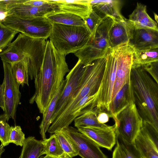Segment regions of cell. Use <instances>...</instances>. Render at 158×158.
<instances>
[{
  "mask_svg": "<svg viewBox=\"0 0 158 158\" xmlns=\"http://www.w3.org/2000/svg\"><path fill=\"white\" fill-rule=\"evenodd\" d=\"M66 55L58 52L50 40L47 41L44 58L40 71L34 79L35 92L29 103L35 102L44 114L70 70Z\"/></svg>",
  "mask_w": 158,
  "mask_h": 158,
  "instance_id": "obj_1",
  "label": "cell"
},
{
  "mask_svg": "<svg viewBox=\"0 0 158 158\" xmlns=\"http://www.w3.org/2000/svg\"><path fill=\"white\" fill-rule=\"evenodd\" d=\"M135 103L143 121L158 130V84L141 66L131 68Z\"/></svg>",
  "mask_w": 158,
  "mask_h": 158,
  "instance_id": "obj_2",
  "label": "cell"
},
{
  "mask_svg": "<svg viewBox=\"0 0 158 158\" xmlns=\"http://www.w3.org/2000/svg\"><path fill=\"white\" fill-rule=\"evenodd\" d=\"M47 40L34 38L20 33L5 50L0 53L2 62L11 65L24 61L27 64L29 78L34 79L43 60Z\"/></svg>",
  "mask_w": 158,
  "mask_h": 158,
  "instance_id": "obj_3",
  "label": "cell"
},
{
  "mask_svg": "<svg viewBox=\"0 0 158 158\" xmlns=\"http://www.w3.org/2000/svg\"><path fill=\"white\" fill-rule=\"evenodd\" d=\"M106 56V55L85 65L81 83L71 100L50 126L47 131L48 133L54 134L64 129L71 111L78 102L87 95H93L97 93L105 68Z\"/></svg>",
  "mask_w": 158,
  "mask_h": 158,
  "instance_id": "obj_4",
  "label": "cell"
},
{
  "mask_svg": "<svg viewBox=\"0 0 158 158\" xmlns=\"http://www.w3.org/2000/svg\"><path fill=\"white\" fill-rule=\"evenodd\" d=\"M49 38L55 48L66 55L84 47L92 36L85 26L53 23Z\"/></svg>",
  "mask_w": 158,
  "mask_h": 158,
  "instance_id": "obj_5",
  "label": "cell"
},
{
  "mask_svg": "<svg viewBox=\"0 0 158 158\" xmlns=\"http://www.w3.org/2000/svg\"><path fill=\"white\" fill-rule=\"evenodd\" d=\"M115 19L108 17L103 19L89 42L74 53L82 64L86 65L104 56L110 49L109 33Z\"/></svg>",
  "mask_w": 158,
  "mask_h": 158,
  "instance_id": "obj_6",
  "label": "cell"
},
{
  "mask_svg": "<svg viewBox=\"0 0 158 158\" xmlns=\"http://www.w3.org/2000/svg\"><path fill=\"white\" fill-rule=\"evenodd\" d=\"M117 66L115 48L110 49L106 54L105 68L100 86L94 103L97 111L108 113L111 101Z\"/></svg>",
  "mask_w": 158,
  "mask_h": 158,
  "instance_id": "obj_7",
  "label": "cell"
},
{
  "mask_svg": "<svg viewBox=\"0 0 158 158\" xmlns=\"http://www.w3.org/2000/svg\"><path fill=\"white\" fill-rule=\"evenodd\" d=\"M3 23L19 32L34 38L47 40L52 29V24L46 17L21 18L9 15Z\"/></svg>",
  "mask_w": 158,
  "mask_h": 158,
  "instance_id": "obj_8",
  "label": "cell"
},
{
  "mask_svg": "<svg viewBox=\"0 0 158 158\" xmlns=\"http://www.w3.org/2000/svg\"><path fill=\"white\" fill-rule=\"evenodd\" d=\"M142 122L135 103L132 102L118 115L114 125L115 132L128 142L133 143Z\"/></svg>",
  "mask_w": 158,
  "mask_h": 158,
  "instance_id": "obj_9",
  "label": "cell"
},
{
  "mask_svg": "<svg viewBox=\"0 0 158 158\" xmlns=\"http://www.w3.org/2000/svg\"><path fill=\"white\" fill-rule=\"evenodd\" d=\"M4 70L3 83L4 118L6 121L10 118L14 119L17 108L20 104L21 94L20 85L15 81L12 74L11 65L2 62Z\"/></svg>",
  "mask_w": 158,
  "mask_h": 158,
  "instance_id": "obj_10",
  "label": "cell"
},
{
  "mask_svg": "<svg viewBox=\"0 0 158 158\" xmlns=\"http://www.w3.org/2000/svg\"><path fill=\"white\" fill-rule=\"evenodd\" d=\"M85 69V65L78 60L67 75L66 83L51 118V124L62 113L72 99L82 81Z\"/></svg>",
  "mask_w": 158,
  "mask_h": 158,
  "instance_id": "obj_11",
  "label": "cell"
},
{
  "mask_svg": "<svg viewBox=\"0 0 158 158\" xmlns=\"http://www.w3.org/2000/svg\"><path fill=\"white\" fill-rule=\"evenodd\" d=\"M115 48L117 66L111 101L122 87L131 79L134 51L128 43L121 44Z\"/></svg>",
  "mask_w": 158,
  "mask_h": 158,
  "instance_id": "obj_12",
  "label": "cell"
},
{
  "mask_svg": "<svg viewBox=\"0 0 158 158\" xmlns=\"http://www.w3.org/2000/svg\"><path fill=\"white\" fill-rule=\"evenodd\" d=\"M76 147L82 158H108L99 146L77 129L69 126L61 130Z\"/></svg>",
  "mask_w": 158,
  "mask_h": 158,
  "instance_id": "obj_13",
  "label": "cell"
},
{
  "mask_svg": "<svg viewBox=\"0 0 158 158\" xmlns=\"http://www.w3.org/2000/svg\"><path fill=\"white\" fill-rule=\"evenodd\" d=\"M50 6L37 7L23 3L11 4L8 6V15H12L21 18L46 17L48 15L63 12L54 4Z\"/></svg>",
  "mask_w": 158,
  "mask_h": 158,
  "instance_id": "obj_14",
  "label": "cell"
},
{
  "mask_svg": "<svg viewBox=\"0 0 158 158\" xmlns=\"http://www.w3.org/2000/svg\"><path fill=\"white\" fill-rule=\"evenodd\" d=\"M134 28L127 19H115L109 33L110 49L127 44L131 38Z\"/></svg>",
  "mask_w": 158,
  "mask_h": 158,
  "instance_id": "obj_15",
  "label": "cell"
},
{
  "mask_svg": "<svg viewBox=\"0 0 158 158\" xmlns=\"http://www.w3.org/2000/svg\"><path fill=\"white\" fill-rule=\"evenodd\" d=\"M135 50L158 48V31L151 29H135L128 43Z\"/></svg>",
  "mask_w": 158,
  "mask_h": 158,
  "instance_id": "obj_16",
  "label": "cell"
},
{
  "mask_svg": "<svg viewBox=\"0 0 158 158\" xmlns=\"http://www.w3.org/2000/svg\"><path fill=\"white\" fill-rule=\"evenodd\" d=\"M78 131L89 138L99 147L111 150L116 143V135L114 129H105L86 127L77 128Z\"/></svg>",
  "mask_w": 158,
  "mask_h": 158,
  "instance_id": "obj_17",
  "label": "cell"
},
{
  "mask_svg": "<svg viewBox=\"0 0 158 158\" xmlns=\"http://www.w3.org/2000/svg\"><path fill=\"white\" fill-rule=\"evenodd\" d=\"M135 103L131 79L122 87L110 102L108 114L114 122L119 113L132 102Z\"/></svg>",
  "mask_w": 158,
  "mask_h": 158,
  "instance_id": "obj_18",
  "label": "cell"
},
{
  "mask_svg": "<svg viewBox=\"0 0 158 158\" xmlns=\"http://www.w3.org/2000/svg\"><path fill=\"white\" fill-rule=\"evenodd\" d=\"M89 2L92 10L102 19L108 17L115 19L124 17L121 13L122 4L120 1L89 0Z\"/></svg>",
  "mask_w": 158,
  "mask_h": 158,
  "instance_id": "obj_19",
  "label": "cell"
},
{
  "mask_svg": "<svg viewBox=\"0 0 158 158\" xmlns=\"http://www.w3.org/2000/svg\"><path fill=\"white\" fill-rule=\"evenodd\" d=\"M63 11L73 14L83 20L89 17L92 10L89 0H48Z\"/></svg>",
  "mask_w": 158,
  "mask_h": 158,
  "instance_id": "obj_20",
  "label": "cell"
},
{
  "mask_svg": "<svg viewBox=\"0 0 158 158\" xmlns=\"http://www.w3.org/2000/svg\"><path fill=\"white\" fill-rule=\"evenodd\" d=\"M128 20L135 29H151L158 31L157 23L149 15L146 5L137 2Z\"/></svg>",
  "mask_w": 158,
  "mask_h": 158,
  "instance_id": "obj_21",
  "label": "cell"
},
{
  "mask_svg": "<svg viewBox=\"0 0 158 158\" xmlns=\"http://www.w3.org/2000/svg\"><path fill=\"white\" fill-rule=\"evenodd\" d=\"M66 80H64L56 93L49 103L39 126L40 133L43 140L46 139V133L51 125V120L57 102L61 96L66 83Z\"/></svg>",
  "mask_w": 158,
  "mask_h": 158,
  "instance_id": "obj_22",
  "label": "cell"
},
{
  "mask_svg": "<svg viewBox=\"0 0 158 158\" xmlns=\"http://www.w3.org/2000/svg\"><path fill=\"white\" fill-rule=\"evenodd\" d=\"M97 114L95 108L86 111L75 118V126L77 128L89 127L108 130L114 129V125L110 126L100 123L97 119Z\"/></svg>",
  "mask_w": 158,
  "mask_h": 158,
  "instance_id": "obj_23",
  "label": "cell"
},
{
  "mask_svg": "<svg viewBox=\"0 0 158 158\" xmlns=\"http://www.w3.org/2000/svg\"><path fill=\"white\" fill-rule=\"evenodd\" d=\"M134 143L143 158H158V149L140 131Z\"/></svg>",
  "mask_w": 158,
  "mask_h": 158,
  "instance_id": "obj_24",
  "label": "cell"
},
{
  "mask_svg": "<svg viewBox=\"0 0 158 158\" xmlns=\"http://www.w3.org/2000/svg\"><path fill=\"white\" fill-rule=\"evenodd\" d=\"M19 158H39L44 155V147L42 141L34 137L29 136L24 142Z\"/></svg>",
  "mask_w": 158,
  "mask_h": 158,
  "instance_id": "obj_25",
  "label": "cell"
},
{
  "mask_svg": "<svg viewBox=\"0 0 158 158\" xmlns=\"http://www.w3.org/2000/svg\"><path fill=\"white\" fill-rule=\"evenodd\" d=\"M97 93L88 94L81 99L71 111L64 125V128L69 126L75 118L86 111L94 108V103Z\"/></svg>",
  "mask_w": 158,
  "mask_h": 158,
  "instance_id": "obj_26",
  "label": "cell"
},
{
  "mask_svg": "<svg viewBox=\"0 0 158 158\" xmlns=\"http://www.w3.org/2000/svg\"><path fill=\"white\" fill-rule=\"evenodd\" d=\"M44 154L54 158H70L62 148L56 135L53 134L48 139L42 141Z\"/></svg>",
  "mask_w": 158,
  "mask_h": 158,
  "instance_id": "obj_27",
  "label": "cell"
},
{
  "mask_svg": "<svg viewBox=\"0 0 158 158\" xmlns=\"http://www.w3.org/2000/svg\"><path fill=\"white\" fill-rule=\"evenodd\" d=\"M52 24L85 26L84 21L79 16L73 14L63 11L49 15L46 17Z\"/></svg>",
  "mask_w": 158,
  "mask_h": 158,
  "instance_id": "obj_28",
  "label": "cell"
},
{
  "mask_svg": "<svg viewBox=\"0 0 158 158\" xmlns=\"http://www.w3.org/2000/svg\"><path fill=\"white\" fill-rule=\"evenodd\" d=\"M158 61V48L145 51L134 50L131 68Z\"/></svg>",
  "mask_w": 158,
  "mask_h": 158,
  "instance_id": "obj_29",
  "label": "cell"
},
{
  "mask_svg": "<svg viewBox=\"0 0 158 158\" xmlns=\"http://www.w3.org/2000/svg\"><path fill=\"white\" fill-rule=\"evenodd\" d=\"M116 146L122 158H142L134 143H129L118 135L116 134Z\"/></svg>",
  "mask_w": 158,
  "mask_h": 158,
  "instance_id": "obj_30",
  "label": "cell"
},
{
  "mask_svg": "<svg viewBox=\"0 0 158 158\" xmlns=\"http://www.w3.org/2000/svg\"><path fill=\"white\" fill-rule=\"evenodd\" d=\"M10 65L13 75L16 82L22 86L25 84L29 86L28 66L25 62L23 61Z\"/></svg>",
  "mask_w": 158,
  "mask_h": 158,
  "instance_id": "obj_31",
  "label": "cell"
},
{
  "mask_svg": "<svg viewBox=\"0 0 158 158\" xmlns=\"http://www.w3.org/2000/svg\"><path fill=\"white\" fill-rule=\"evenodd\" d=\"M54 133L56 135L62 148L70 158L78 155V152L76 147L62 130Z\"/></svg>",
  "mask_w": 158,
  "mask_h": 158,
  "instance_id": "obj_32",
  "label": "cell"
},
{
  "mask_svg": "<svg viewBox=\"0 0 158 158\" xmlns=\"http://www.w3.org/2000/svg\"><path fill=\"white\" fill-rule=\"evenodd\" d=\"M18 33L0 22V53L7 47Z\"/></svg>",
  "mask_w": 158,
  "mask_h": 158,
  "instance_id": "obj_33",
  "label": "cell"
},
{
  "mask_svg": "<svg viewBox=\"0 0 158 158\" xmlns=\"http://www.w3.org/2000/svg\"><path fill=\"white\" fill-rule=\"evenodd\" d=\"M103 20L92 10L89 17L83 20L85 26L89 32L92 37L94 35L97 29Z\"/></svg>",
  "mask_w": 158,
  "mask_h": 158,
  "instance_id": "obj_34",
  "label": "cell"
},
{
  "mask_svg": "<svg viewBox=\"0 0 158 158\" xmlns=\"http://www.w3.org/2000/svg\"><path fill=\"white\" fill-rule=\"evenodd\" d=\"M140 131L158 149V130L151 124L143 121Z\"/></svg>",
  "mask_w": 158,
  "mask_h": 158,
  "instance_id": "obj_35",
  "label": "cell"
},
{
  "mask_svg": "<svg viewBox=\"0 0 158 158\" xmlns=\"http://www.w3.org/2000/svg\"><path fill=\"white\" fill-rule=\"evenodd\" d=\"M0 118V140L4 147L9 143L11 127L6 122L3 115Z\"/></svg>",
  "mask_w": 158,
  "mask_h": 158,
  "instance_id": "obj_36",
  "label": "cell"
},
{
  "mask_svg": "<svg viewBox=\"0 0 158 158\" xmlns=\"http://www.w3.org/2000/svg\"><path fill=\"white\" fill-rule=\"evenodd\" d=\"M25 139V135L20 126H11L10 143L22 147Z\"/></svg>",
  "mask_w": 158,
  "mask_h": 158,
  "instance_id": "obj_37",
  "label": "cell"
},
{
  "mask_svg": "<svg viewBox=\"0 0 158 158\" xmlns=\"http://www.w3.org/2000/svg\"><path fill=\"white\" fill-rule=\"evenodd\" d=\"M141 67L158 84V61L144 64Z\"/></svg>",
  "mask_w": 158,
  "mask_h": 158,
  "instance_id": "obj_38",
  "label": "cell"
},
{
  "mask_svg": "<svg viewBox=\"0 0 158 158\" xmlns=\"http://www.w3.org/2000/svg\"><path fill=\"white\" fill-rule=\"evenodd\" d=\"M26 5H31L37 7H42L50 6L53 4L49 2L48 0H27L23 3Z\"/></svg>",
  "mask_w": 158,
  "mask_h": 158,
  "instance_id": "obj_39",
  "label": "cell"
},
{
  "mask_svg": "<svg viewBox=\"0 0 158 158\" xmlns=\"http://www.w3.org/2000/svg\"><path fill=\"white\" fill-rule=\"evenodd\" d=\"M27 1V0H0V6L7 9L8 6L9 5L15 4L24 3Z\"/></svg>",
  "mask_w": 158,
  "mask_h": 158,
  "instance_id": "obj_40",
  "label": "cell"
},
{
  "mask_svg": "<svg viewBox=\"0 0 158 158\" xmlns=\"http://www.w3.org/2000/svg\"><path fill=\"white\" fill-rule=\"evenodd\" d=\"M110 118L109 114L105 111H101L97 114V119L100 123H105L109 120Z\"/></svg>",
  "mask_w": 158,
  "mask_h": 158,
  "instance_id": "obj_41",
  "label": "cell"
},
{
  "mask_svg": "<svg viewBox=\"0 0 158 158\" xmlns=\"http://www.w3.org/2000/svg\"><path fill=\"white\" fill-rule=\"evenodd\" d=\"M8 9L6 8L0 6V22L2 23L7 16Z\"/></svg>",
  "mask_w": 158,
  "mask_h": 158,
  "instance_id": "obj_42",
  "label": "cell"
},
{
  "mask_svg": "<svg viewBox=\"0 0 158 158\" xmlns=\"http://www.w3.org/2000/svg\"><path fill=\"white\" fill-rule=\"evenodd\" d=\"M112 158H122L117 146L115 147L113 152Z\"/></svg>",
  "mask_w": 158,
  "mask_h": 158,
  "instance_id": "obj_43",
  "label": "cell"
},
{
  "mask_svg": "<svg viewBox=\"0 0 158 158\" xmlns=\"http://www.w3.org/2000/svg\"><path fill=\"white\" fill-rule=\"evenodd\" d=\"M4 147L2 144L0 145V158L1 157L2 154L5 150V149L4 148Z\"/></svg>",
  "mask_w": 158,
  "mask_h": 158,
  "instance_id": "obj_44",
  "label": "cell"
},
{
  "mask_svg": "<svg viewBox=\"0 0 158 158\" xmlns=\"http://www.w3.org/2000/svg\"><path fill=\"white\" fill-rule=\"evenodd\" d=\"M154 15L155 19L156 20V22L157 23H158V16L156 13H154Z\"/></svg>",
  "mask_w": 158,
  "mask_h": 158,
  "instance_id": "obj_45",
  "label": "cell"
},
{
  "mask_svg": "<svg viewBox=\"0 0 158 158\" xmlns=\"http://www.w3.org/2000/svg\"><path fill=\"white\" fill-rule=\"evenodd\" d=\"M39 158H54L52 157H51L47 156H41Z\"/></svg>",
  "mask_w": 158,
  "mask_h": 158,
  "instance_id": "obj_46",
  "label": "cell"
},
{
  "mask_svg": "<svg viewBox=\"0 0 158 158\" xmlns=\"http://www.w3.org/2000/svg\"><path fill=\"white\" fill-rule=\"evenodd\" d=\"M142 158H143V157H142Z\"/></svg>",
  "mask_w": 158,
  "mask_h": 158,
  "instance_id": "obj_47",
  "label": "cell"
}]
</instances>
